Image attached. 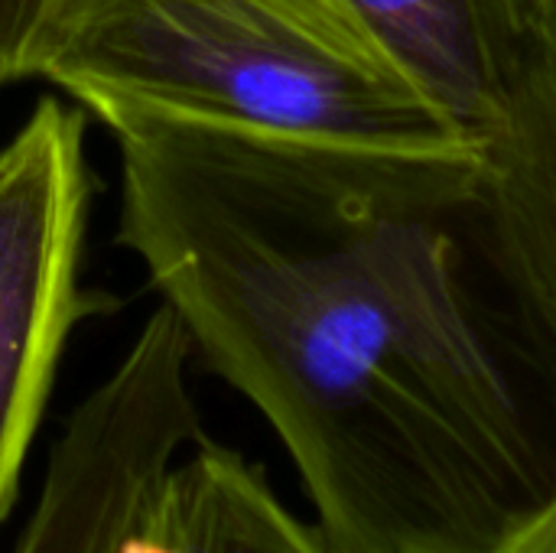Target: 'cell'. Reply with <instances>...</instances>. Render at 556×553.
I'll return each mask as SVG.
<instances>
[{
    "label": "cell",
    "mask_w": 556,
    "mask_h": 553,
    "mask_svg": "<svg viewBox=\"0 0 556 553\" xmlns=\"http://www.w3.org/2000/svg\"><path fill=\"white\" fill-rule=\"evenodd\" d=\"M121 244L287 447L339 553H511L556 492V326L479 150L124 111Z\"/></svg>",
    "instance_id": "cell-1"
},
{
    "label": "cell",
    "mask_w": 556,
    "mask_h": 553,
    "mask_svg": "<svg viewBox=\"0 0 556 553\" xmlns=\"http://www.w3.org/2000/svg\"><path fill=\"white\" fill-rule=\"evenodd\" d=\"M124 111L397 153L479 150L349 0H68L39 75Z\"/></svg>",
    "instance_id": "cell-2"
},
{
    "label": "cell",
    "mask_w": 556,
    "mask_h": 553,
    "mask_svg": "<svg viewBox=\"0 0 556 553\" xmlns=\"http://www.w3.org/2000/svg\"><path fill=\"white\" fill-rule=\"evenodd\" d=\"M88 202L85 114L42 98L0 147V521L85 316Z\"/></svg>",
    "instance_id": "cell-3"
},
{
    "label": "cell",
    "mask_w": 556,
    "mask_h": 553,
    "mask_svg": "<svg viewBox=\"0 0 556 553\" xmlns=\"http://www.w3.org/2000/svg\"><path fill=\"white\" fill-rule=\"evenodd\" d=\"M192 342L160 303L114 372L72 411L13 553H117L166 469L202 440Z\"/></svg>",
    "instance_id": "cell-4"
},
{
    "label": "cell",
    "mask_w": 556,
    "mask_h": 553,
    "mask_svg": "<svg viewBox=\"0 0 556 553\" xmlns=\"http://www.w3.org/2000/svg\"><path fill=\"white\" fill-rule=\"evenodd\" d=\"M384 49L479 147L498 124L538 0H349Z\"/></svg>",
    "instance_id": "cell-5"
},
{
    "label": "cell",
    "mask_w": 556,
    "mask_h": 553,
    "mask_svg": "<svg viewBox=\"0 0 556 553\" xmlns=\"http://www.w3.org/2000/svg\"><path fill=\"white\" fill-rule=\"evenodd\" d=\"M479 156L498 238L556 326V0H538L521 72Z\"/></svg>",
    "instance_id": "cell-6"
},
{
    "label": "cell",
    "mask_w": 556,
    "mask_h": 553,
    "mask_svg": "<svg viewBox=\"0 0 556 553\" xmlns=\"http://www.w3.org/2000/svg\"><path fill=\"white\" fill-rule=\"evenodd\" d=\"M117 553H339L241 453L195 440L160 479Z\"/></svg>",
    "instance_id": "cell-7"
},
{
    "label": "cell",
    "mask_w": 556,
    "mask_h": 553,
    "mask_svg": "<svg viewBox=\"0 0 556 553\" xmlns=\"http://www.w3.org/2000/svg\"><path fill=\"white\" fill-rule=\"evenodd\" d=\"M68 0H0V88L36 78Z\"/></svg>",
    "instance_id": "cell-8"
},
{
    "label": "cell",
    "mask_w": 556,
    "mask_h": 553,
    "mask_svg": "<svg viewBox=\"0 0 556 553\" xmlns=\"http://www.w3.org/2000/svg\"><path fill=\"white\" fill-rule=\"evenodd\" d=\"M511 553H556V492L531 528L515 541Z\"/></svg>",
    "instance_id": "cell-9"
}]
</instances>
